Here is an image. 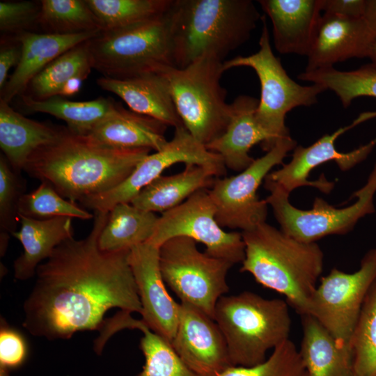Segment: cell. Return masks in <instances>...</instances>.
Returning a JSON list of instances; mask_svg holds the SVG:
<instances>
[{"instance_id":"obj_32","label":"cell","mask_w":376,"mask_h":376,"mask_svg":"<svg viewBox=\"0 0 376 376\" xmlns=\"http://www.w3.org/2000/svg\"><path fill=\"white\" fill-rule=\"evenodd\" d=\"M297 78L334 92L344 108L359 97H376V70L370 63L350 71H340L334 67L304 71Z\"/></svg>"},{"instance_id":"obj_21","label":"cell","mask_w":376,"mask_h":376,"mask_svg":"<svg viewBox=\"0 0 376 376\" xmlns=\"http://www.w3.org/2000/svg\"><path fill=\"white\" fill-rule=\"evenodd\" d=\"M97 85L120 97L130 110L155 119L166 126H184L178 113L168 84L159 72L129 79L102 77Z\"/></svg>"},{"instance_id":"obj_34","label":"cell","mask_w":376,"mask_h":376,"mask_svg":"<svg viewBox=\"0 0 376 376\" xmlns=\"http://www.w3.org/2000/svg\"><path fill=\"white\" fill-rule=\"evenodd\" d=\"M350 345L354 376H376V279L363 300Z\"/></svg>"},{"instance_id":"obj_19","label":"cell","mask_w":376,"mask_h":376,"mask_svg":"<svg viewBox=\"0 0 376 376\" xmlns=\"http://www.w3.org/2000/svg\"><path fill=\"white\" fill-rule=\"evenodd\" d=\"M272 24L275 49L280 54L308 56L322 17V0H260Z\"/></svg>"},{"instance_id":"obj_6","label":"cell","mask_w":376,"mask_h":376,"mask_svg":"<svg viewBox=\"0 0 376 376\" xmlns=\"http://www.w3.org/2000/svg\"><path fill=\"white\" fill-rule=\"evenodd\" d=\"M223 64L203 56L185 68L166 66L157 72L168 84L183 125L205 146L224 132L229 120L227 92L220 83Z\"/></svg>"},{"instance_id":"obj_17","label":"cell","mask_w":376,"mask_h":376,"mask_svg":"<svg viewBox=\"0 0 376 376\" xmlns=\"http://www.w3.org/2000/svg\"><path fill=\"white\" fill-rule=\"evenodd\" d=\"M358 125L354 120L351 125L340 127L331 134H325L308 147L296 146L291 160L281 169L270 172L266 178L273 181L285 191L290 194L294 189L311 186L324 194H329L334 183L324 176L317 180H310V173L315 167L329 161H334L341 171H347L365 160L376 146V138L349 152H340L335 146L336 140L344 132Z\"/></svg>"},{"instance_id":"obj_5","label":"cell","mask_w":376,"mask_h":376,"mask_svg":"<svg viewBox=\"0 0 376 376\" xmlns=\"http://www.w3.org/2000/svg\"><path fill=\"white\" fill-rule=\"evenodd\" d=\"M289 304L281 299H266L244 291L224 295L218 301L214 320L222 332L233 366H252L265 361L289 339Z\"/></svg>"},{"instance_id":"obj_27","label":"cell","mask_w":376,"mask_h":376,"mask_svg":"<svg viewBox=\"0 0 376 376\" xmlns=\"http://www.w3.org/2000/svg\"><path fill=\"white\" fill-rule=\"evenodd\" d=\"M217 178L207 167L185 164L180 173L157 178L144 187L131 203L139 209L162 214L178 206L198 191L210 189Z\"/></svg>"},{"instance_id":"obj_39","label":"cell","mask_w":376,"mask_h":376,"mask_svg":"<svg viewBox=\"0 0 376 376\" xmlns=\"http://www.w3.org/2000/svg\"><path fill=\"white\" fill-rule=\"evenodd\" d=\"M40 2L1 1L0 30L6 37H15L27 32L33 24H37Z\"/></svg>"},{"instance_id":"obj_16","label":"cell","mask_w":376,"mask_h":376,"mask_svg":"<svg viewBox=\"0 0 376 376\" xmlns=\"http://www.w3.org/2000/svg\"><path fill=\"white\" fill-rule=\"evenodd\" d=\"M171 346L182 361L201 376H219L231 366L224 336L214 320L180 302Z\"/></svg>"},{"instance_id":"obj_29","label":"cell","mask_w":376,"mask_h":376,"mask_svg":"<svg viewBox=\"0 0 376 376\" xmlns=\"http://www.w3.org/2000/svg\"><path fill=\"white\" fill-rule=\"evenodd\" d=\"M24 107L31 111L50 114L64 120L68 129L79 135H87L114 109L117 102L110 98L98 97L90 101H71L60 95L36 100L21 95Z\"/></svg>"},{"instance_id":"obj_36","label":"cell","mask_w":376,"mask_h":376,"mask_svg":"<svg viewBox=\"0 0 376 376\" xmlns=\"http://www.w3.org/2000/svg\"><path fill=\"white\" fill-rule=\"evenodd\" d=\"M140 348L145 363L136 376H201L188 367L171 345L145 325Z\"/></svg>"},{"instance_id":"obj_45","label":"cell","mask_w":376,"mask_h":376,"mask_svg":"<svg viewBox=\"0 0 376 376\" xmlns=\"http://www.w3.org/2000/svg\"><path fill=\"white\" fill-rule=\"evenodd\" d=\"M368 58H370V64L376 70V34L371 44Z\"/></svg>"},{"instance_id":"obj_43","label":"cell","mask_w":376,"mask_h":376,"mask_svg":"<svg viewBox=\"0 0 376 376\" xmlns=\"http://www.w3.org/2000/svg\"><path fill=\"white\" fill-rule=\"evenodd\" d=\"M84 79L79 77H75L68 81L62 88L59 95L61 97H68L77 93L82 86Z\"/></svg>"},{"instance_id":"obj_31","label":"cell","mask_w":376,"mask_h":376,"mask_svg":"<svg viewBox=\"0 0 376 376\" xmlns=\"http://www.w3.org/2000/svg\"><path fill=\"white\" fill-rule=\"evenodd\" d=\"M101 30L121 28L163 17L172 0H86Z\"/></svg>"},{"instance_id":"obj_18","label":"cell","mask_w":376,"mask_h":376,"mask_svg":"<svg viewBox=\"0 0 376 376\" xmlns=\"http://www.w3.org/2000/svg\"><path fill=\"white\" fill-rule=\"evenodd\" d=\"M375 33L363 17L323 13L307 56L305 71L334 67L350 58L368 57Z\"/></svg>"},{"instance_id":"obj_42","label":"cell","mask_w":376,"mask_h":376,"mask_svg":"<svg viewBox=\"0 0 376 376\" xmlns=\"http://www.w3.org/2000/svg\"><path fill=\"white\" fill-rule=\"evenodd\" d=\"M366 0H322L323 13L351 18L363 17Z\"/></svg>"},{"instance_id":"obj_9","label":"cell","mask_w":376,"mask_h":376,"mask_svg":"<svg viewBox=\"0 0 376 376\" xmlns=\"http://www.w3.org/2000/svg\"><path fill=\"white\" fill-rule=\"evenodd\" d=\"M196 242L176 237L159 247V266L165 283L181 302L214 320L219 299L229 291L226 276L234 265L198 250Z\"/></svg>"},{"instance_id":"obj_11","label":"cell","mask_w":376,"mask_h":376,"mask_svg":"<svg viewBox=\"0 0 376 376\" xmlns=\"http://www.w3.org/2000/svg\"><path fill=\"white\" fill-rule=\"evenodd\" d=\"M296 145L290 136L282 139L237 175L217 178L209 194L221 227L246 231L266 222L268 205L265 199L259 198L258 189L272 168L282 164Z\"/></svg>"},{"instance_id":"obj_24","label":"cell","mask_w":376,"mask_h":376,"mask_svg":"<svg viewBox=\"0 0 376 376\" xmlns=\"http://www.w3.org/2000/svg\"><path fill=\"white\" fill-rule=\"evenodd\" d=\"M20 228L13 235L23 246V253L14 261L15 278L24 281L35 276L43 260L54 249L73 237L72 218L67 217L36 219L19 216Z\"/></svg>"},{"instance_id":"obj_2","label":"cell","mask_w":376,"mask_h":376,"mask_svg":"<svg viewBox=\"0 0 376 376\" xmlns=\"http://www.w3.org/2000/svg\"><path fill=\"white\" fill-rule=\"evenodd\" d=\"M150 151L105 146L65 127L56 140L31 154L24 171L48 182L65 198L79 203L120 184Z\"/></svg>"},{"instance_id":"obj_35","label":"cell","mask_w":376,"mask_h":376,"mask_svg":"<svg viewBox=\"0 0 376 376\" xmlns=\"http://www.w3.org/2000/svg\"><path fill=\"white\" fill-rule=\"evenodd\" d=\"M19 216L36 219H49L67 217L90 219L93 214L77 203L72 202L61 195L47 182H41L33 191L24 193L18 205Z\"/></svg>"},{"instance_id":"obj_38","label":"cell","mask_w":376,"mask_h":376,"mask_svg":"<svg viewBox=\"0 0 376 376\" xmlns=\"http://www.w3.org/2000/svg\"><path fill=\"white\" fill-rule=\"evenodd\" d=\"M307 373L299 350L288 339L272 350L266 360L259 364L231 366L219 376H306Z\"/></svg>"},{"instance_id":"obj_1","label":"cell","mask_w":376,"mask_h":376,"mask_svg":"<svg viewBox=\"0 0 376 376\" xmlns=\"http://www.w3.org/2000/svg\"><path fill=\"white\" fill-rule=\"evenodd\" d=\"M109 212H95L92 230L70 237L38 267L35 285L23 305V327L33 336L68 339L101 329L107 311L142 312L128 256L130 250L105 252L98 238Z\"/></svg>"},{"instance_id":"obj_3","label":"cell","mask_w":376,"mask_h":376,"mask_svg":"<svg viewBox=\"0 0 376 376\" xmlns=\"http://www.w3.org/2000/svg\"><path fill=\"white\" fill-rule=\"evenodd\" d=\"M166 15L178 68L203 56L224 62L250 38L262 18L251 0H172Z\"/></svg>"},{"instance_id":"obj_40","label":"cell","mask_w":376,"mask_h":376,"mask_svg":"<svg viewBox=\"0 0 376 376\" xmlns=\"http://www.w3.org/2000/svg\"><path fill=\"white\" fill-rule=\"evenodd\" d=\"M27 348L22 336L1 318L0 366L7 368L21 365L26 357Z\"/></svg>"},{"instance_id":"obj_47","label":"cell","mask_w":376,"mask_h":376,"mask_svg":"<svg viewBox=\"0 0 376 376\" xmlns=\"http://www.w3.org/2000/svg\"><path fill=\"white\" fill-rule=\"evenodd\" d=\"M306 376H308V375H306Z\"/></svg>"},{"instance_id":"obj_22","label":"cell","mask_w":376,"mask_h":376,"mask_svg":"<svg viewBox=\"0 0 376 376\" xmlns=\"http://www.w3.org/2000/svg\"><path fill=\"white\" fill-rule=\"evenodd\" d=\"M99 31L72 35L27 31L18 35L22 47L21 58L1 91V99L9 103L16 95H22L31 80L49 63L74 46L95 36Z\"/></svg>"},{"instance_id":"obj_15","label":"cell","mask_w":376,"mask_h":376,"mask_svg":"<svg viewBox=\"0 0 376 376\" xmlns=\"http://www.w3.org/2000/svg\"><path fill=\"white\" fill-rule=\"evenodd\" d=\"M142 308L141 320L171 345L178 324L180 303L166 288L159 266V247L145 242L132 247L128 256Z\"/></svg>"},{"instance_id":"obj_41","label":"cell","mask_w":376,"mask_h":376,"mask_svg":"<svg viewBox=\"0 0 376 376\" xmlns=\"http://www.w3.org/2000/svg\"><path fill=\"white\" fill-rule=\"evenodd\" d=\"M22 44L17 36L1 38L0 49V89L7 83L9 70L17 67L22 56Z\"/></svg>"},{"instance_id":"obj_37","label":"cell","mask_w":376,"mask_h":376,"mask_svg":"<svg viewBox=\"0 0 376 376\" xmlns=\"http://www.w3.org/2000/svg\"><path fill=\"white\" fill-rule=\"evenodd\" d=\"M24 181L15 172L3 155L0 156V251H6L10 235L19 222L18 205L24 194Z\"/></svg>"},{"instance_id":"obj_23","label":"cell","mask_w":376,"mask_h":376,"mask_svg":"<svg viewBox=\"0 0 376 376\" xmlns=\"http://www.w3.org/2000/svg\"><path fill=\"white\" fill-rule=\"evenodd\" d=\"M166 127L117 102L113 111L86 136L113 148L158 151L168 142L164 135Z\"/></svg>"},{"instance_id":"obj_30","label":"cell","mask_w":376,"mask_h":376,"mask_svg":"<svg viewBox=\"0 0 376 376\" xmlns=\"http://www.w3.org/2000/svg\"><path fill=\"white\" fill-rule=\"evenodd\" d=\"M89 40L74 46L49 63L31 80L22 95L43 100L59 95L64 85L72 78L85 80L93 69Z\"/></svg>"},{"instance_id":"obj_14","label":"cell","mask_w":376,"mask_h":376,"mask_svg":"<svg viewBox=\"0 0 376 376\" xmlns=\"http://www.w3.org/2000/svg\"><path fill=\"white\" fill-rule=\"evenodd\" d=\"M176 237L201 243L205 246L206 253L233 265L244 258L242 233L226 232L219 225L208 189L198 191L178 206L162 213L147 242L160 247Z\"/></svg>"},{"instance_id":"obj_4","label":"cell","mask_w":376,"mask_h":376,"mask_svg":"<svg viewBox=\"0 0 376 376\" xmlns=\"http://www.w3.org/2000/svg\"><path fill=\"white\" fill-rule=\"evenodd\" d=\"M242 235L244 258L240 272L284 295L301 316L307 315L323 269L324 254L318 244L296 240L266 222Z\"/></svg>"},{"instance_id":"obj_25","label":"cell","mask_w":376,"mask_h":376,"mask_svg":"<svg viewBox=\"0 0 376 376\" xmlns=\"http://www.w3.org/2000/svg\"><path fill=\"white\" fill-rule=\"evenodd\" d=\"M64 129L27 118L0 98V147L18 173L34 151L56 140Z\"/></svg>"},{"instance_id":"obj_10","label":"cell","mask_w":376,"mask_h":376,"mask_svg":"<svg viewBox=\"0 0 376 376\" xmlns=\"http://www.w3.org/2000/svg\"><path fill=\"white\" fill-rule=\"evenodd\" d=\"M265 187L270 193L265 201L272 208L281 230L299 241L315 242L327 235L350 232L360 219L375 212L376 164L365 185L354 193L357 201L343 208H336L317 197L311 209H299L290 203V194L273 181L265 178Z\"/></svg>"},{"instance_id":"obj_8","label":"cell","mask_w":376,"mask_h":376,"mask_svg":"<svg viewBox=\"0 0 376 376\" xmlns=\"http://www.w3.org/2000/svg\"><path fill=\"white\" fill-rule=\"evenodd\" d=\"M263 29L259 39V49L247 56H238L224 61L226 71L236 67H249L256 73L260 84V97L256 112L258 123L268 136L262 146L267 152L281 139L290 137L285 126V116L298 107L315 104L318 96L327 91L313 84L301 86L292 79L273 53L266 19L262 17Z\"/></svg>"},{"instance_id":"obj_7","label":"cell","mask_w":376,"mask_h":376,"mask_svg":"<svg viewBox=\"0 0 376 376\" xmlns=\"http://www.w3.org/2000/svg\"><path fill=\"white\" fill-rule=\"evenodd\" d=\"M166 14L155 19L100 31L88 40L93 69L103 77L124 79L174 66Z\"/></svg>"},{"instance_id":"obj_12","label":"cell","mask_w":376,"mask_h":376,"mask_svg":"<svg viewBox=\"0 0 376 376\" xmlns=\"http://www.w3.org/2000/svg\"><path fill=\"white\" fill-rule=\"evenodd\" d=\"M376 279V249L362 258L359 269L346 273L336 268L320 279L310 299L313 316L343 347H351L353 331L366 293Z\"/></svg>"},{"instance_id":"obj_26","label":"cell","mask_w":376,"mask_h":376,"mask_svg":"<svg viewBox=\"0 0 376 376\" xmlns=\"http://www.w3.org/2000/svg\"><path fill=\"white\" fill-rule=\"evenodd\" d=\"M301 317L303 336L299 352L308 376H354L352 347L340 345L313 316Z\"/></svg>"},{"instance_id":"obj_28","label":"cell","mask_w":376,"mask_h":376,"mask_svg":"<svg viewBox=\"0 0 376 376\" xmlns=\"http://www.w3.org/2000/svg\"><path fill=\"white\" fill-rule=\"evenodd\" d=\"M158 217L154 212L139 209L131 203L115 205L109 212L98 238L101 251L130 250L151 237Z\"/></svg>"},{"instance_id":"obj_13","label":"cell","mask_w":376,"mask_h":376,"mask_svg":"<svg viewBox=\"0 0 376 376\" xmlns=\"http://www.w3.org/2000/svg\"><path fill=\"white\" fill-rule=\"evenodd\" d=\"M178 163L194 164L212 169L218 178L226 174L221 157L196 140L185 126L175 128L173 138L159 150L148 154L120 184L105 192L88 196L80 204L95 212H109L115 205L131 203L146 186Z\"/></svg>"},{"instance_id":"obj_33","label":"cell","mask_w":376,"mask_h":376,"mask_svg":"<svg viewBox=\"0 0 376 376\" xmlns=\"http://www.w3.org/2000/svg\"><path fill=\"white\" fill-rule=\"evenodd\" d=\"M37 24L45 33L72 35L100 31L86 0H42Z\"/></svg>"},{"instance_id":"obj_44","label":"cell","mask_w":376,"mask_h":376,"mask_svg":"<svg viewBox=\"0 0 376 376\" xmlns=\"http://www.w3.org/2000/svg\"><path fill=\"white\" fill-rule=\"evenodd\" d=\"M363 18L376 33V0H366Z\"/></svg>"},{"instance_id":"obj_46","label":"cell","mask_w":376,"mask_h":376,"mask_svg":"<svg viewBox=\"0 0 376 376\" xmlns=\"http://www.w3.org/2000/svg\"><path fill=\"white\" fill-rule=\"evenodd\" d=\"M0 376H10L8 372V368L0 366Z\"/></svg>"},{"instance_id":"obj_20","label":"cell","mask_w":376,"mask_h":376,"mask_svg":"<svg viewBox=\"0 0 376 376\" xmlns=\"http://www.w3.org/2000/svg\"><path fill=\"white\" fill-rule=\"evenodd\" d=\"M259 100L249 95H240L230 104L228 125L224 132L205 146L219 155L226 168L241 172L255 159L249 155L251 148L268 141L265 130L257 121L256 112Z\"/></svg>"}]
</instances>
